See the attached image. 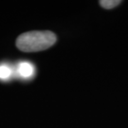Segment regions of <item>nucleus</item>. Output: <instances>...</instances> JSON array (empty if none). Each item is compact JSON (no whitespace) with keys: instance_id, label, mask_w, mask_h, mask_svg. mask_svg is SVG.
I'll return each instance as SVG.
<instances>
[{"instance_id":"obj_4","label":"nucleus","mask_w":128,"mask_h":128,"mask_svg":"<svg viewBox=\"0 0 128 128\" xmlns=\"http://www.w3.org/2000/svg\"><path fill=\"white\" fill-rule=\"evenodd\" d=\"M121 4L120 0H102L100 1V5L106 9H112Z\"/></svg>"},{"instance_id":"obj_2","label":"nucleus","mask_w":128,"mask_h":128,"mask_svg":"<svg viewBox=\"0 0 128 128\" xmlns=\"http://www.w3.org/2000/svg\"><path fill=\"white\" fill-rule=\"evenodd\" d=\"M17 73L20 78L29 79L35 74V68L32 63L28 62H21L17 66Z\"/></svg>"},{"instance_id":"obj_3","label":"nucleus","mask_w":128,"mask_h":128,"mask_svg":"<svg viewBox=\"0 0 128 128\" xmlns=\"http://www.w3.org/2000/svg\"><path fill=\"white\" fill-rule=\"evenodd\" d=\"M12 69L8 64H1L0 65V80L6 81L11 78L12 75Z\"/></svg>"},{"instance_id":"obj_1","label":"nucleus","mask_w":128,"mask_h":128,"mask_svg":"<svg viewBox=\"0 0 128 128\" xmlns=\"http://www.w3.org/2000/svg\"><path fill=\"white\" fill-rule=\"evenodd\" d=\"M56 41V35L50 31H32L18 36L16 45L22 52H34L51 48Z\"/></svg>"}]
</instances>
